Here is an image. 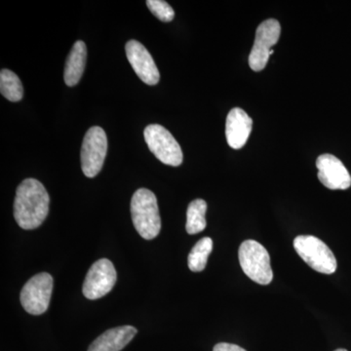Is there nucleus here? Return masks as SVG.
Instances as JSON below:
<instances>
[{
	"label": "nucleus",
	"instance_id": "f257e3e1",
	"mask_svg": "<svg viewBox=\"0 0 351 351\" xmlns=\"http://www.w3.org/2000/svg\"><path fill=\"white\" fill-rule=\"evenodd\" d=\"M50 197L43 184L36 179H25L16 191L14 217L23 230L38 228L49 213Z\"/></svg>",
	"mask_w": 351,
	"mask_h": 351
},
{
	"label": "nucleus",
	"instance_id": "f03ea898",
	"mask_svg": "<svg viewBox=\"0 0 351 351\" xmlns=\"http://www.w3.org/2000/svg\"><path fill=\"white\" fill-rule=\"evenodd\" d=\"M131 216L134 226L143 239H156L161 230L156 196L147 189H140L131 200Z\"/></svg>",
	"mask_w": 351,
	"mask_h": 351
},
{
	"label": "nucleus",
	"instance_id": "7ed1b4c3",
	"mask_svg": "<svg viewBox=\"0 0 351 351\" xmlns=\"http://www.w3.org/2000/svg\"><path fill=\"white\" fill-rule=\"evenodd\" d=\"M240 265L254 282L269 285L274 279L269 252L255 240H246L240 245L239 251Z\"/></svg>",
	"mask_w": 351,
	"mask_h": 351
},
{
	"label": "nucleus",
	"instance_id": "20e7f679",
	"mask_svg": "<svg viewBox=\"0 0 351 351\" xmlns=\"http://www.w3.org/2000/svg\"><path fill=\"white\" fill-rule=\"evenodd\" d=\"M294 248L300 256L315 271L332 274L337 270V260L322 240L313 235H300L294 239Z\"/></svg>",
	"mask_w": 351,
	"mask_h": 351
},
{
	"label": "nucleus",
	"instance_id": "39448f33",
	"mask_svg": "<svg viewBox=\"0 0 351 351\" xmlns=\"http://www.w3.org/2000/svg\"><path fill=\"white\" fill-rule=\"evenodd\" d=\"M144 136L149 151L158 160L173 167L181 165L184 159L181 147L167 129L159 124H152L145 127Z\"/></svg>",
	"mask_w": 351,
	"mask_h": 351
},
{
	"label": "nucleus",
	"instance_id": "423d86ee",
	"mask_svg": "<svg viewBox=\"0 0 351 351\" xmlns=\"http://www.w3.org/2000/svg\"><path fill=\"white\" fill-rule=\"evenodd\" d=\"M108 152L107 134L101 127H91L85 134L82 147V168L88 178L100 173Z\"/></svg>",
	"mask_w": 351,
	"mask_h": 351
},
{
	"label": "nucleus",
	"instance_id": "0eeeda50",
	"mask_svg": "<svg viewBox=\"0 0 351 351\" xmlns=\"http://www.w3.org/2000/svg\"><path fill=\"white\" fill-rule=\"evenodd\" d=\"M53 277L47 272L32 277L21 292V304L27 313L40 315L49 307Z\"/></svg>",
	"mask_w": 351,
	"mask_h": 351
},
{
	"label": "nucleus",
	"instance_id": "6e6552de",
	"mask_svg": "<svg viewBox=\"0 0 351 351\" xmlns=\"http://www.w3.org/2000/svg\"><path fill=\"white\" fill-rule=\"evenodd\" d=\"M280 34L281 27L277 20H265L258 25L249 55V66L254 71H261L265 68L269 57L274 53L271 47L278 43Z\"/></svg>",
	"mask_w": 351,
	"mask_h": 351
},
{
	"label": "nucleus",
	"instance_id": "1a4fd4ad",
	"mask_svg": "<svg viewBox=\"0 0 351 351\" xmlns=\"http://www.w3.org/2000/svg\"><path fill=\"white\" fill-rule=\"evenodd\" d=\"M117 270L108 258H101L88 270L83 283V294L87 299L98 300L108 294L117 282Z\"/></svg>",
	"mask_w": 351,
	"mask_h": 351
},
{
	"label": "nucleus",
	"instance_id": "9d476101",
	"mask_svg": "<svg viewBox=\"0 0 351 351\" xmlns=\"http://www.w3.org/2000/svg\"><path fill=\"white\" fill-rule=\"evenodd\" d=\"M125 50L127 59L140 80L145 84L156 85L160 73L147 48L137 40H130L126 43Z\"/></svg>",
	"mask_w": 351,
	"mask_h": 351
},
{
	"label": "nucleus",
	"instance_id": "9b49d317",
	"mask_svg": "<svg viewBox=\"0 0 351 351\" xmlns=\"http://www.w3.org/2000/svg\"><path fill=\"white\" fill-rule=\"evenodd\" d=\"M318 179L327 189L345 191L351 186V177L343 162L332 154H325L316 160Z\"/></svg>",
	"mask_w": 351,
	"mask_h": 351
},
{
	"label": "nucleus",
	"instance_id": "f8f14e48",
	"mask_svg": "<svg viewBox=\"0 0 351 351\" xmlns=\"http://www.w3.org/2000/svg\"><path fill=\"white\" fill-rule=\"evenodd\" d=\"M253 120L242 108H234L228 113L226 122V137L232 149L243 147L248 141Z\"/></svg>",
	"mask_w": 351,
	"mask_h": 351
},
{
	"label": "nucleus",
	"instance_id": "ddd939ff",
	"mask_svg": "<svg viewBox=\"0 0 351 351\" xmlns=\"http://www.w3.org/2000/svg\"><path fill=\"white\" fill-rule=\"evenodd\" d=\"M137 329L133 326H120L108 330L98 337L88 351H120L133 339Z\"/></svg>",
	"mask_w": 351,
	"mask_h": 351
},
{
	"label": "nucleus",
	"instance_id": "4468645a",
	"mask_svg": "<svg viewBox=\"0 0 351 351\" xmlns=\"http://www.w3.org/2000/svg\"><path fill=\"white\" fill-rule=\"evenodd\" d=\"M87 48L82 40L73 44V49L69 52L64 68V83L69 87L75 86L82 80L86 64Z\"/></svg>",
	"mask_w": 351,
	"mask_h": 351
},
{
	"label": "nucleus",
	"instance_id": "2eb2a0df",
	"mask_svg": "<svg viewBox=\"0 0 351 351\" xmlns=\"http://www.w3.org/2000/svg\"><path fill=\"white\" fill-rule=\"evenodd\" d=\"M207 211V203L203 199H195L189 203L186 211V232L189 234H197L206 228L205 215Z\"/></svg>",
	"mask_w": 351,
	"mask_h": 351
},
{
	"label": "nucleus",
	"instance_id": "dca6fc26",
	"mask_svg": "<svg viewBox=\"0 0 351 351\" xmlns=\"http://www.w3.org/2000/svg\"><path fill=\"white\" fill-rule=\"evenodd\" d=\"M212 250H213V240L210 237L200 239L189 253L188 258L189 269L193 272L204 270Z\"/></svg>",
	"mask_w": 351,
	"mask_h": 351
},
{
	"label": "nucleus",
	"instance_id": "f3484780",
	"mask_svg": "<svg viewBox=\"0 0 351 351\" xmlns=\"http://www.w3.org/2000/svg\"><path fill=\"white\" fill-rule=\"evenodd\" d=\"M0 92L7 100L19 101L22 100L24 88L16 73L3 69L0 73Z\"/></svg>",
	"mask_w": 351,
	"mask_h": 351
},
{
	"label": "nucleus",
	"instance_id": "a211bd4d",
	"mask_svg": "<svg viewBox=\"0 0 351 351\" xmlns=\"http://www.w3.org/2000/svg\"><path fill=\"white\" fill-rule=\"evenodd\" d=\"M147 5L157 19L166 23L174 19V9L167 2L163 0H147Z\"/></svg>",
	"mask_w": 351,
	"mask_h": 351
},
{
	"label": "nucleus",
	"instance_id": "6ab92c4d",
	"mask_svg": "<svg viewBox=\"0 0 351 351\" xmlns=\"http://www.w3.org/2000/svg\"><path fill=\"white\" fill-rule=\"evenodd\" d=\"M213 351H246L241 346L233 343H219L215 346Z\"/></svg>",
	"mask_w": 351,
	"mask_h": 351
},
{
	"label": "nucleus",
	"instance_id": "aec40b11",
	"mask_svg": "<svg viewBox=\"0 0 351 351\" xmlns=\"http://www.w3.org/2000/svg\"><path fill=\"white\" fill-rule=\"evenodd\" d=\"M335 351H348L346 350H343V348H339V350H335Z\"/></svg>",
	"mask_w": 351,
	"mask_h": 351
}]
</instances>
